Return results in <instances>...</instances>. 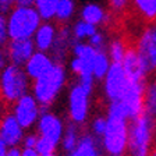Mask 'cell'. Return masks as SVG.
I'll return each mask as SVG.
<instances>
[{
  "instance_id": "1",
  "label": "cell",
  "mask_w": 156,
  "mask_h": 156,
  "mask_svg": "<svg viewBox=\"0 0 156 156\" xmlns=\"http://www.w3.org/2000/svg\"><path fill=\"white\" fill-rule=\"evenodd\" d=\"M156 141V119L144 112L130 120L128 128V156H149Z\"/></svg>"
},
{
  "instance_id": "2",
  "label": "cell",
  "mask_w": 156,
  "mask_h": 156,
  "mask_svg": "<svg viewBox=\"0 0 156 156\" xmlns=\"http://www.w3.org/2000/svg\"><path fill=\"white\" fill-rule=\"evenodd\" d=\"M66 82H67V73L64 66L60 62H56L55 66L45 75L34 81V84L31 85L32 95L41 105V107L46 109L56 101V98L64 88Z\"/></svg>"
},
{
  "instance_id": "3",
  "label": "cell",
  "mask_w": 156,
  "mask_h": 156,
  "mask_svg": "<svg viewBox=\"0 0 156 156\" xmlns=\"http://www.w3.org/2000/svg\"><path fill=\"white\" fill-rule=\"evenodd\" d=\"M31 89V78L24 67L9 64L0 71V101L3 105H13Z\"/></svg>"
},
{
  "instance_id": "4",
  "label": "cell",
  "mask_w": 156,
  "mask_h": 156,
  "mask_svg": "<svg viewBox=\"0 0 156 156\" xmlns=\"http://www.w3.org/2000/svg\"><path fill=\"white\" fill-rule=\"evenodd\" d=\"M42 24V18L34 6L14 4L7 13V31L10 39H29Z\"/></svg>"
},
{
  "instance_id": "5",
  "label": "cell",
  "mask_w": 156,
  "mask_h": 156,
  "mask_svg": "<svg viewBox=\"0 0 156 156\" xmlns=\"http://www.w3.org/2000/svg\"><path fill=\"white\" fill-rule=\"evenodd\" d=\"M107 127L101 138L103 151L107 155H124L128 145L130 120L120 116H106Z\"/></svg>"
},
{
  "instance_id": "6",
  "label": "cell",
  "mask_w": 156,
  "mask_h": 156,
  "mask_svg": "<svg viewBox=\"0 0 156 156\" xmlns=\"http://www.w3.org/2000/svg\"><path fill=\"white\" fill-rule=\"evenodd\" d=\"M94 89L84 87L80 82H75L68 92V117L71 123L78 126L88 120L91 110V95Z\"/></svg>"
},
{
  "instance_id": "7",
  "label": "cell",
  "mask_w": 156,
  "mask_h": 156,
  "mask_svg": "<svg viewBox=\"0 0 156 156\" xmlns=\"http://www.w3.org/2000/svg\"><path fill=\"white\" fill-rule=\"evenodd\" d=\"M134 48L138 52L148 74L156 73V23L146 24L135 39Z\"/></svg>"
},
{
  "instance_id": "8",
  "label": "cell",
  "mask_w": 156,
  "mask_h": 156,
  "mask_svg": "<svg viewBox=\"0 0 156 156\" xmlns=\"http://www.w3.org/2000/svg\"><path fill=\"white\" fill-rule=\"evenodd\" d=\"M10 112L14 114V117L23 126L24 130H31L38 123L39 116L42 113V107L34 95L27 94L11 105Z\"/></svg>"
},
{
  "instance_id": "9",
  "label": "cell",
  "mask_w": 156,
  "mask_h": 156,
  "mask_svg": "<svg viewBox=\"0 0 156 156\" xmlns=\"http://www.w3.org/2000/svg\"><path fill=\"white\" fill-rule=\"evenodd\" d=\"M128 77H127L124 67L121 63H113L107 70L106 75L103 77V92L109 102L120 101L128 85Z\"/></svg>"
},
{
  "instance_id": "10",
  "label": "cell",
  "mask_w": 156,
  "mask_h": 156,
  "mask_svg": "<svg viewBox=\"0 0 156 156\" xmlns=\"http://www.w3.org/2000/svg\"><path fill=\"white\" fill-rule=\"evenodd\" d=\"M25 130L17 121L11 112H6L0 116V141L9 148L23 145Z\"/></svg>"
},
{
  "instance_id": "11",
  "label": "cell",
  "mask_w": 156,
  "mask_h": 156,
  "mask_svg": "<svg viewBox=\"0 0 156 156\" xmlns=\"http://www.w3.org/2000/svg\"><path fill=\"white\" fill-rule=\"evenodd\" d=\"M36 128H38V135L45 136V138L53 141V142H56L58 145L62 142L66 127L58 116L45 110L39 116V120L36 123Z\"/></svg>"
},
{
  "instance_id": "12",
  "label": "cell",
  "mask_w": 156,
  "mask_h": 156,
  "mask_svg": "<svg viewBox=\"0 0 156 156\" xmlns=\"http://www.w3.org/2000/svg\"><path fill=\"white\" fill-rule=\"evenodd\" d=\"M4 48H6V52H7L9 63L16 64V66H21V67L25 66V63L28 62V58L31 57V56L34 55V52L36 50L32 38L10 39Z\"/></svg>"
},
{
  "instance_id": "13",
  "label": "cell",
  "mask_w": 156,
  "mask_h": 156,
  "mask_svg": "<svg viewBox=\"0 0 156 156\" xmlns=\"http://www.w3.org/2000/svg\"><path fill=\"white\" fill-rule=\"evenodd\" d=\"M55 58L52 55H49L48 52H42V50H35L34 55L28 58V62L24 66L27 75L31 78V81H35L42 75H45L50 68L55 66Z\"/></svg>"
},
{
  "instance_id": "14",
  "label": "cell",
  "mask_w": 156,
  "mask_h": 156,
  "mask_svg": "<svg viewBox=\"0 0 156 156\" xmlns=\"http://www.w3.org/2000/svg\"><path fill=\"white\" fill-rule=\"evenodd\" d=\"M121 64L124 67V71H126L127 77L133 80V81H144L146 82V78H148V71H146L145 66H144L142 60H141L138 52L135 50L134 46H130L128 50H127L124 58L121 60Z\"/></svg>"
},
{
  "instance_id": "15",
  "label": "cell",
  "mask_w": 156,
  "mask_h": 156,
  "mask_svg": "<svg viewBox=\"0 0 156 156\" xmlns=\"http://www.w3.org/2000/svg\"><path fill=\"white\" fill-rule=\"evenodd\" d=\"M57 32H58V27H56L52 21H42V24L38 27L36 32L32 36L36 50L50 52L56 42Z\"/></svg>"
},
{
  "instance_id": "16",
  "label": "cell",
  "mask_w": 156,
  "mask_h": 156,
  "mask_svg": "<svg viewBox=\"0 0 156 156\" xmlns=\"http://www.w3.org/2000/svg\"><path fill=\"white\" fill-rule=\"evenodd\" d=\"M128 9L141 23H156V0H130Z\"/></svg>"
},
{
  "instance_id": "17",
  "label": "cell",
  "mask_w": 156,
  "mask_h": 156,
  "mask_svg": "<svg viewBox=\"0 0 156 156\" xmlns=\"http://www.w3.org/2000/svg\"><path fill=\"white\" fill-rule=\"evenodd\" d=\"M73 42H74V38H73L71 29L68 28L66 24L58 27L57 38H56V42L53 45L52 50H50L55 62H62L63 58L66 57L68 49L73 48Z\"/></svg>"
},
{
  "instance_id": "18",
  "label": "cell",
  "mask_w": 156,
  "mask_h": 156,
  "mask_svg": "<svg viewBox=\"0 0 156 156\" xmlns=\"http://www.w3.org/2000/svg\"><path fill=\"white\" fill-rule=\"evenodd\" d=\"M81 20L92 24L95 27H101L109 21V13L102 6L96 3H88L81 9Z\"/></svg>"
},
{
  "instance_id": "19",
  "label": "cell",
  "mask_w": 156,
  "mask_h": 156,
  "mask_svg": "<svg viewBox=\"0 0 156 156\" xmlns=\"http://www.w3.org/2000/svg\"><path fill=\"white\" fill-rule=\"evenodd\" d=\"M68 156H101L99 145L94 134H82L81 140Z\"/></svg>"
},
{
  "instance_id": "20",
  "label": "cell",
  "mask_w": 156,
  "mask_h": 156,
  "mask_svg": "<svg viewBox=\"0 0 156 156\" xmlns=\"http://www.w3.org/2000/svg\"><path fill=\"white\" fill-rule=\"evenodd\" d=\"M110 64L112 60L107 52H105V49H98L96 55L92 60V73H94L95 80H103Z\"/></svg>"
},
{
  "instance_id": "21",
  "label": "cell",
  "mask_w": 156,
  "mask_h": 156,
  "mask_svg": "<svg viewBox=\"0 0 156 156\" xmlns=\"http://www.w3.org/2000/svg\"><path fill=\"white\" fill-rule=\"evenodd\" d=\"M81 130H80V126L75 123H71L70 126H67V128H64V134H63L62 138V146L64 152L70 153L71 151H74V148L78 145L80 140H81Z\"/></svg>"
},
{
  "instance_id": "22",
  "label": "cell",
  "mask_w": 156,
  "mask_h": 156,
  "mask_svg": "<svg viewBox=\"0 0 156 156\" xmlns=\"http://www.w3.org/2000/svg\"><path fill=\"white\" fill-rule=\"evenodd\" d=\"M58 0H35L34 7L41 16L42 21H52L56 17Z\"/></svg>"
},
{
  "instance_id": "23",
  "label": "cell",
  "mask_w": 156,
  "mask_h": 156,
  "mask_svg": "<svg viewBox=\"0 0 156 156\" xmlns=\"http://www.w3.org/2000/svg\"><path fill=\"white\" fill-rule=\"evenodd\" d=\"M130 46L127 45V42L123 38H114L109 42V48H107V55L110 57L113 63H121L124 58L127 50Z\"/></svg>"
},
{
  "instance_id": "24",
  "label": "cell",
  "mask_w": 156,
  "mask_h": 156,
  "mask_svg": "<svg viewBox=\"0 0 156 156\" xmlns=\"http://www.w3.org/2000/svg\"><path fill=\"white\" fill-rule=\"evenodd\" d=\"M74 13H75L74 0H58L55 20L60 25H64L74 17Z\"/></svg>"
},
{
  "instance_id": "25",
  "label": "cell",
  "mask_w": 156,
  "mask_h": 156,
  "mask_svg": "<svg viewBox=\"0 0 156 156\" xmlns=\"http://www.w3.org/2000/svg\"><path fill=\"white\" fill-rule=\"evenodd\" d=\"M98 31V27L87 23L84 20H78L71 28V34L74 41H88L95 32Z\"/></svg>"
},
{
  "instance_id": "26",
  "label": "cell",
  "mask_w": 156,
  "mask_h": 156,
  "mask_svg": "<svg viewBox=\"0 0 156 156\" xmlns=\"http://www.w3.org/2000/svg\"><path fill=\"white\" fill-rule=\"evenodd\" d=\"M145 112L156 119V78L148 82L145 87Z\"/></svg>"
},
{
  "instance_id": "27",
  "label": "cell",
  "mask_w": 156,
  "mask_h": 156,
  "mask_svg": "<svg viewBox=\"0 0 156 156\" xmlns=\"http://www.w3.org/2000/svg\"><path fill=\"white\" fill-rule=\"evenodd\" d=\"M57 146L58 145L56 142L48 140L45 136L39 135L38 141H36V145H35V151L39 153V155H52V153H55Z\"/></svg>"
},
{
  "instance_id": "28",
  "label": "cell",
  "mask_w": 156,
  "mask_h": 156,
  "mask_svg": "<svg viewBox=\"0 0 156 156\" xmlns=\"http://www.w3.org/2000/svg\"><path fill=\"white\" fill-rule=\"evenodd\" d=\"M107 127V117H95L91 123V130L96 138H102Z\"/></svg>"
},
{
  "instance_id": "29",
  "label": "cell",
  "mask_w": 156,
  "mask_h": 156,
  "mask_svg": "<svg viewBox=\"0 0 156 156\" xmlns=\"http://www.w3.org/2000/svg\"><path fill=\"white\" fill-rule=\"evenodd\" d=\"M10 41L9 31H7V14L0 11V46L4 48Z\"/></svg>"
},
{
  "instance_id": "30",
  "label": "cell",
  "mask_w": 156,
  "mask_h": 156,
  "mask_svg": "<svg viewBox=\"0 0 156 156\" xmlns=\"http://www.w3.org/2000/svg\"><path fill=\"white\" fill-rule=\"evenodd\" d=\"M88 42L96 49H105L106 48V43H107L106 35H105V32H102V31H96L91 38L88 39Z\"/></svg>"
},
{
  "instance_id": "31",
  "label": "cell",
  "mask_w": 156,
  "mask_h": 156,
  "mask_svg": "<svg viewBox=\"0 0 156 156\" xmlns=\"http://www.w3.org/2000/svg\"><path fill=\"white\" fill-rule=\"evenodd\" d=\"M107 2H109L112 11H114L116 14L124 13L126 10H128V6H130V0H107Z\"/></svg>"
},
{
  "instance_id": "32",
  "label": "cell",
  "mask_w": 156,
  "mask_h": 156,
  "mask_svg": "<svg viewBox=\"0 0 156 156\" xmlns=\"http://www.w3.org/2000/svg\"><path fill=\"white\" fill-rule=\"evenodd\" d=\"M38 134H32L29 133L24 136L23 140V146L24 148H34L35 149V145H36V141H38Z\"/></svg>"
},
{
  "instance_id": "33",
  "label": "cell",
  "mask_w": 156,
  "mask_h": 156,
  "mask_svg": "<svg viewBox=\"0 0 156 156\" xmlns=\"http://www.w3.org/2000/svg\"><path fill=\"white\" fill-rule=\"evenodd\" d=\"M14 4H16V0H0V11L7 14Z\"/></svg>"
},
{
  "instance_id": "34",
  "label": "cell",
  "mask_w": 156,
  "mask_h": 156,
  "mask_svg": "<svg viewBox=\"0 0 156 156\" xmlns=\"http://www.w3.org/2000/svg\"><path fill=\"white\" fill-rule=\"evenodd\" d=\"M7 64H9V57H7L6 48H2V46H0V71H2Z\"/></svg>"
},
{
  "instance_id": "35",
  "label": "cell",
  "mask_w": 156,
  "mask_h": 156,
  "mask_svg": "<svg viewBox=\"0 0 156 156\" xmlns=\"http://www.w3.org/2000/svg\"><path fill=\"white\" fill-rule=\"evenodd\" d=\"M21 156H39V153L34 148H24L21 149Z\"/></svg>"
},
{
  "instance_id": "36",
  "label": "cell",
  "mask_w": 156,
  "mask_h": 156,
  "mask_svg": "<svg viewBox=\"0 0 156 156\" xmlns=\"http://www.w3.org/2000/svg\"><path fill=\"white\" fill-rule=\"evenodd\" d=\"M6 156H21V149L18 146H13V148H9Z\"/></svg>"
},
{
  "instance_id": "37",
  "label": "cell",
  "mask_w": 156,
  "mask_h": 156,
  "mask_svg": "<svg viewBox=\"0 0 156 156\" xmlns=\"http://www.w3.org/2000/svg\"><path fill=\"white\" fill-rule=\"evenodd\" d=\"M35 0H16V4L20 6H34Z\"/></svg>"
},
{
  "instance_id": "38",
  "label": "cell",
  "mask_w": 156,
  "mask_h": 156,
  "mask_svg": "<svg viewBox=\"0 0 156 156\" xmlns=\"http://www.w3.org/2000/svg\"><path fill=\"white\" fill-rule=\"evenodd\" d=\"M7 151H9V146L4 145V144L0 141V156H6L7 155Z\"/></svg>"
},
{
  "instance_id": "39",
  "label": "cell",
  "mask_w": 156,
  "mask_h": 156,
  "mask_svg": "<svg viewBox=\"0 0 156 156\" xmlns=\"http://www.w3.org/2000/svg\"><path fill=\"white\" fill-rule=\"evenodd\" d=\"M149 156H156V145L153 146V149H152V152H151Z\"/></svg>"
},
{
  "instance_id": "40",
  "label": "cell",
  "mask_w": 156,
  "mask_h": 156,
  "mask_svg": "<svg viewBox=\"0 0 156 156\" xmlns=\"http://www.w3.org/2000/svg\"><path fill=\"white\" fill-rule=\"evenodd\" d=\"M39 156H55V153H52V155H39Z\"/></svg>"
},
{
  "instance_id": "41",
  "label": "cell",
  "mask_w": 156,
  "mask_h": 156,
  "mask_svg": "<svg viewBox=\"0 0 156 156\" xmlns=\"http://www.w3.org/2000/svg\"><path fill=\"white\" fill-rule=\"evenodd\" d=\"M2 105H3V102L0 101V110H2Z\"/></svg>"
},
{
  "instance_id": "42",
  "label": "cell",
  "mask_w": 156,
  "mask_h": 156,
  "mask_svg": "<svg viewBox=\"0 0 156 156\" xmlns=\"http://www.w3.org/2000/svg\"><path fill=\"white\" fill-rule=\"evenodd\" d=\"M109 156H124V155H109Z\"/></svg>"
}]
</instances>
